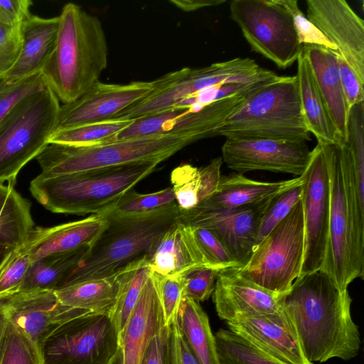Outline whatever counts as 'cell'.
<instances>
[{
	"label": "cell",
	"instance_id": "6da1fadb",
	"mask_svg": "<svg viewBox=\"0 0 364 364\" xmlns=\"http://www.w3.org/2000/svg\"><path fill=\"white\" fill-rule=\"evenodd\" d=\"M351 302L348 290L339 288L321 269L299 277L281 296L282 307L310 363L349 360L358 355L361 341Z\"/></svg>",
	"mask_w": 364,
	"mask_h": 364
},
{
	"label": "cell",
	"instance_id": "7a4b0ae2",
	"mask_svg": "<svg viewBox=\"0 0 364 364\" xmlns=\"http://www.w3.org/2000/svg\"><path fill=\"white\" fill-rule=\"evenodd\" d=\"M331 187L327 247L321 270L342 289L364 274V198L357 191L346 144H321Z\"/></svg>",
	"mask_w": 364,
	"mask_h": 364
},
{
	"label": "cell",
	"instance_id": "3957f363",
	"mask_svg": "<svg viewBox=\"0 0 364 364\" xmlns=\"http://www.w3.org/2000/svg\"><path fill=\"white\" fill-rule=\"evenodd\" d=\"M54 50L41 74L63 104L82 96L107 65L108 47L99 18L74 3L63 7Z\"/></svg>",
	"mask_w": 364,
	"mask_h": 364
},
{
	"label": "cell",
	"instance_id": "277c9868",
	"mask_svg": "<svg viewBox=\"0 0 364 364\" xmlns=\"http://www.w3.org/2000/svg\"><path fill=\"white\" fill-rule=\"evenodd\" d=\"M159 164L144 161L65 175L40 173L31 181L29 189L33 198L53 213L103 214Z\"/></svg>",
	"mask_w": 364,
	"mask_h": 364
},
{
	"label": "cell",
	"instance_id": "5b68a950",
	"mask_svg": "<svg viewBox=\"0 0 364 364\" xmlns=\"http://www.w3.org/2000/svg\"><path fill=\"white\" fill-rule=\"evenodd\" d=\"M103 214L105 228L65 285L111 277L129 264L148 259L164 233L178 220L180 209L176 204L140 215Z\"/></svg>",
	"mask_w": 364,
	"mask_h": 364
},
{
	"label": "cell",
	"instance_id": "8992f818",
	"mask_svg": "<svg viewBox=\"0 0 364 364\" xmlns=\"http://www.w3.org/2000/svg\"><path fill=\"white\" fill-rule=\"evenodd\" d=\"M219 136L293 142L310 140L294 76H276L251 90L227 118Z\"/></svg>",
	"mask_w": 364,
	"mask_h": 364
},
{
	"label": "cell",
	"instance_id": "52a82bcc",
	"mask_svg": "<svg viewBox=\"0 0 364 364\" xmlns=\"http://www.w3.org/2000/svg\"><path fill=\"white\" fill-rule=\"evenodd\" d=\"M198 140L194 134H165L85 146L49 144L36 160L41 173L65 175L138 161L161 163Z\"/></svg>",
	"mask_w": 364,
	"mask_h": 364
},
{
	"label": "cell",
	"instance_id": "ba28073f",
	"mask_svg": "<svg viewBox=\"0 0 364 364\" xmlns=\"http://www.w3.org/2000/svg\"><path fill=\"white\" fill-rule=\"evenodd\" d=\"M60 109L58 97L45 85L8 112L0 122V183L14 186L22 168L49 144Z\"/></svg>",
	"mask_w": 364,
	"mask_h": 364
},
{
	"label": "cell",
	"instance_id": "9c48e42d",
	"mask_svg": "<svg viewBox=\"0 0 364 364\" xmlns=\"http://www.w3.org/2000/svg\"><path fill=\"white\" fill-rule=\"evenodd\" d=\"M275 75L277 73L249 58H235L199 68H183L153 80L154 89L146 97L113 119L134 120L176 107L210 87L233 82L264 81Z\"/></svg>",
	"mask_w": 364,
	"mask_h": 364
},
{
	"label": "cell",
	"instance_id": "30bf717a",
	"mask_svg": "<svg viewBox=\"0 0 364 364\" xmlns=\"http://www.w3.org/2000/svg\"><path fill=\"white\" fill-rule=\"evenodd\" d=\"M304 254L301 200L255 247L248 261L237 267L246 280L277 295H284L299 277Z\"/></svg>",
	"mask_w": 364,
	"mask_h": 364
},
{
	"label": "cell",
	"instance_id": "8fae6325",
	"mask_svg": "<svg viewBox=\"0 0 364 364\" xmlns=\"http://www.w3.org/2000/svg\"><path fill=\"white\" fill-rule=\"evenodd\" d=\"M230 11L252 51L280 69L297 61L303 46L280 0H233Z\"/></svg>",
	"mask_w": 364,
	"mask_h": 364
},
{
	"label": "cell",
	"instance_id": "7c38bea8",
	"mask_svg": "<svg viewBox=\"0 0 364 364\" xmlns=\"http://www.w3.org/2000/svg\"><path fill=\"white\" fill-rule=\"evenodd\" d=\"M119 331L108 314H87L60 325L43 343V364H108Z\"/></svg>",
	"mask_w": 364,
	"mask_h": 364
},
{
	"label": "cell",
	"instance_id": "4fadbf2b",
	"mask_svg": "<svg viewBox=\"0 0 364 364\" xmlns=\"http://www.w3.org/2000/svg\"><path fill=\"white\" fill-rule=\"evenodd\" d=\"M301 203L304 225L302 276L321 269L325 257L330 219L331 187L326 156L317 143L302 174Z\"/></svg>",
	"mask_w": 364,
	"mask_h": 364
},
{
	"label": "cell",
	"instance_id": "5bb4252c",
	"mask_svg": "<svg viewBox=\"0 0 364 364\" xmlns=\"http://www.w3.org/2000/svg\"><path fill=\"white\" fill-rule=\"evenodd\" d=\"M250 92L221 99L199 109L173 107L134 119L110 142L165 134H194L200 139L219 136L221 126Z\"/></svg>",
	"mask_w": 364,
	"mask_h": 364
},
{
	"label": "cell",
	"instance_id": "9a60e30c",
	"mask_svg": "<svg viewBox=\"0 0 364 364\" xmlns=\"http://www.w3.org/2000/svg\"><path fill=\"white\" fill-rule=\"evenodd\" d=\"M273 197L236 208L201 205L188 211L180 210L178 220L186 225L203 227L212 231L240 267L248 261L255 247L262 218Z\"/></svg>",
	"mask_w": 364,
	"mask_h": 364
},
{
	"label": "cell",
	"instance_id": "2e32d148",
	"mask_svg": "<svg viewBox=\"0 0 364 364\" xmlns=\"http://www.w3.org/2000/svg\"><path fill=\"white\" fill-rule=\"evenodd\" d=\"M311 151L304 141L226 138L222 159L228 168L240 174L268 171L299 177L307 168Z\"/></svg>",
	"mask_w": 364,
	"mask_h": 364
},
{
	"label": "cell",
	"instance_id": "e0dca14e",
	"mask_svg": "<svg viewBox=\"0 0 364 364\" xmlns=\"http://www.w3.org/2000/svg\"><path fill=\"white\" fill-rule=\"evenodd\" d=\"M153 89L152 81L110 84L98 80L79 98L60 106L56 130L113 119Z\"/></svg>",
	"mask_w": 364,
	"mask_h": 364
},
{
	"label": "cell",
	"instance_id": "ac0fdd59",
	"mask_svg": "<svg viewBox=\"0 0 364 364\" xmlns=\"http://www.w3.org/2000/svg\"><path fill=\"white\" fill-rule=\"evenodd\" d=\"M0 302L8 320L26 333L40 350L44 341L60 325L91 314L63 304L53 290L18 291Z\"/></svg>",
	"mask_w": 364,
	"mask_h": 364
},
{
	"label": "cell",
	"instance_id": "d6986e66",
	"mask_svg": "<svg viewBox=\"0 0 364 364\" xmlns=\"http://www.w3.org/2000/svg\"><path fill=\"white\" fill-rule=\"evenodd\" d=\"M307 18L364 82V21L345 0H307Z\"/></svg>",
	"mask_w": 364,
	"mask_h": 364
},
{
	"label": "cell",
	"instance_id": "ffe728a7",
	"mask_svg": "<svg viewBox=\"0 0 364 364\" xmlns=\"http://www.w3.org/2000/svg\"><path fill=\"white\" fill-rule=\"evenodd\" d=\"M226 324L231 332L277 360L287 364H313L306 358L283 308L277 314L238 316Z\"/></svg>",
	"mask_w": 364,
	"mask_h": 364
},
{
	"label": "cell",
	"instance_id": "44dd1931",
	"mask_svg": "<svg viewBox=\"0 0 364 364\" xmlns=\"http://www.w3.org/2000/svg\"><path fill=\"white\" fill-rule=\"evenodd\" d=\"M282 296L246 280L232 267L218 272L213 300L220 318L229 321L242 315L279 313Z\"/></svg>",
	"mask_w": 364,
	"mask_h": 364
},
{
	"label": "cell",
	"instance_id": "7402d4cb",
	"mask_svg": "<svg viewBox=\"0 0 364 364\" xmlns=\"http://www.w3.org/2000/svg\"><path fill=\"white\" fill-rule=\"evenodd\" d=\"M166 327L156 277L151 271L128 321L119 333L124 364H141L152 338Z\"/></svg>",
	"mask_w": 364,
	"mask_h": 364
},
{
	"label": "cell",
	"instance_id": "603a6c76",
	"mask_svg": "<svg viewBox=\"0 0 364 364\" xmlns=\"http://www.w3.org/2000/svg\"><path fill=\"white\" fill-rule=\"evenodd\" d=\"M107 223L104 214L53 227L34 228L24 244L32 262L42 257L90 246Z\"/></svg>",
	"mask_w": 364,
	"mask_h": 364
},
{
	"label": "cell",
	"instance_id": "cb8c5ba5",
	"mask_svg": "<svg viewBox=\"0 0 364 364\" xmlns=\"http://www.w3.org/2000/svg\"><path fill=\"white\" fill-rule=\"evenodd\" d=\"M58 29V16L42 18L31 14L20 27L17 60L4 79L14 82L40 74L54 50Z\"/></svg>",
	"mask_w": 364,
	"mask_h": 364
},
{
	"label": "cell",
	"instance_id": "d4e9b609",
	"mask_svg": "<svg viewBox=\"0 0 364 364\" xmlns=\"http://www.w3.org/2000/svg\"><path fill=\"white\" fill-rule=\"evenodd\" d=\"M313 75L329 114L345 144L350 108L340 77L336 55L332 50L314 46H303Z\"/></svg>",
	"mask_w": 364,
	"mask_h": 364
},
{
	"label": "cell",
	"instance_id": "484cf974",
	"mask_svg": "<svg viewBox=\"0 0 364 364\" xmlns=\"http://www.w3.org/2000/svg\"><path fill=\"white\" fill-rule=\"evenodd\" d=\"M147 262L151 272L165 277L184 276L194 269L207 267L188 227L178 220L161 236Z\"/></svg>",
	"mask_w": 364,
	"mask_h": 364
},
{
	"label": "cell",
	"instance_id": "4316f807",
	"mask_svg": "<svg viewBox=\"0 0 364 364\" xmlns=\"http://www.w3.org/2000/svg\"><path fill=\"white\" fill-rule=\"evenodd\" d=\"M303 181L302 175L285 181L263 182L232 173L221 176L216 191L202 206L220 209L247 206L270 198Z\"/></svg>",
	"mask_w": 364,
	"mask_h": 364
},
{
	"label": "cell",
	"instance_id": "83f0119b",
	"mask_svg": "<svg viewBox=\"0 0 364 364\" xmlns=\"http://www.w3.org/2000/svg\"><path fill=\"white\" fill-rule=\"evenodd\" d=\"M299 93L306 127L321 144L344 145L329 114L302 48L297 59Z\"/></svg>",
	"mask_w": 364,
	"mask_h": 364
},
{
	"label": "cell",
	"instance_id": "f1b7e54d",
	"mask_svg": "<svg viewBox=\"0 0 364 364\" xmlns=\"http://www.w3.org/2000/svg\"><path fill=\"white\" fill-rule=\"evenodd\" d=\"M222 157L198 168L184 164L175 168L171 183L181 211H188L204 204L215 193L220 181Z\"/></svg>",
	"mask_w": 364,
	"mask_h": 364
},
{
	"label": "cell",
	"instance_id": "f546056e",
	"mask_svg": "<svg viewBox=\"0 0 364 364\" xmlns=\"http://www.w3.org/2000/svg\"><path fill=\"white\" fill-rule=\"evenodd\" d=\"M33 228L29 201L14 186L0 183V248L21 246Z\"/></svg>",
	"mask_w": 364,
	"mask_h": 364
},
{
	"label": "cell",
	"instance_id": "4dcf8cb0",
	"mask_svg": "<svg viewBox=\"0 0 364 364\" xmlns=\"http://www.w3.org/2000/svg\"><path fill=\"white\" fill-rule=\"evenodd\" d=\"M176 321L190 348L200 364H219L215 336L199 302L183 296Z\"/></svg>",
	"mask_w": 364,
	"mask_h": 364
},
{
	"label": "cell",
	"instance_id": "1f68e13d",
	"mask_svg": "<svg viewBox=\"0 0 364 364\" xmlns=\"http://www.w3.org/2000/svg\"><path fill=\"white\" fill-rule=\"evenodd\" d=\"M64 305L86 310L91 314L112 312L117 299L118 284L111 277L77 282L55 291Z\"/></svg>",
	"mask_w": 364,
	"mask_h": 364
},
{
	"label": "cell",
	"instance_id": "d6a6232c",
	"mask_svg": "<svg viewBox=\"0 0 364 364\" xmlns=\"http://www.w3.org/2000/svg\"><path fill=\"white\" fill-rule=\"evenodd\" d=\"M89 247H82L32 262L19 291L39 289L55 291L61 288L80 265Z\"/></svg>",
	"mask_w": 364,
	"mask_h": 364
},
{
	"label": "cell",
	"instance_id": "836d02e7",
	"mask_svg": "<svg viewBox=\"0 0 364 364\" xmlns=\"http://www.w3.org/2000/svg\"><path fill=\"white\" fill-rule=\"evenodd\" d=\"M150 272L147 259H142L116 273L118 292L110 316L119 333L128 321Z\"/></svg>",
	"mask_w": 364,
	"mask_h": 364
},
{
	"label": "cell",
	"instance_id": "e575fe53",
	"mask_svg": "<svg viewBox=\"0 0 364 364\" xmlns=\"http://www.w3.org/2000/svg\"><path fill=\"white\" fill-rule=\"evenodd\" d=\"M132 122V119H110L58 129L50 136L49 144L85 146L110 142Z\"/></svg>",
	"mask_w": 364,
	"mask_h": 364
},
{
	"label": "cell",
	"instance_id": "d590c367",
	"mask_svg": "<svg viewBox=\"0 0 364 364\" xmlns=\"http://www.w3.org/2000/svg\"><path fill=\"white\" fill-rule=\"evenodd\" d=\"M215 336L219 364H287L253 347L228 329Z\"/></svg>",
	"mask_w": 364,
	"mask_h": 364
},
{
	"label": "cell",
	"instance_id": "8d00e7d4",
	"mask_svg": "<svg viewBox=\"0 0 364 364\" xmlns=\"http://www.w3.org/2000/svg\"><path fill=\"white\" fill-rule=\"evenodd\" d=\"M176 204L171 186L150 193H139L131 189L107 213L119 216L140 215L157 212Z\"/></svg>",
	"mask_w": 364,
	"mask_h": 364
},
{
	"label": "cell",
	"instance_id": "74e56055",
	"mask_svg": "<svg viewBox=\"0 0 364 364\" xmlns=\"http://www.w3.org/2000/svg\"><path fill=\"white\" fill-rule=\"evenodd\" d=\"M31 262L24 243L13 249L0 248V300L20 291Z\"/></svg>",
	"mask_w": 364,
	"mask_h": 364
},
{
	"label": "cell",
	"instance_id": "f35d334b",
	"mask_svg": "<svg viewBox=\"0 0 364 364\" xmlns=\"http://www.w3.org/2000/svg\"><path fill=\"white\" fill-rule=\"evenodd\" d=\"M0 364H43L38 346L9 320L0 350Z\"/></svg>",
	"mask_w": 364,
	"mask_h": 364
},
{
	"label": "cell",
	"instance_id": "ab89813d",
	"mask_svg": "<svg viewBox=\"0 0 364 364\" xmlns=\"http://www.w3.org/2000/svg\"><path fill=\"white\" fill-rule=\"evenodd\" d=\"M194 245L208 268L220 271L240 267L220 239L210 230L198 226H188Z\"/></svg>",
	"mask_w": 364,
	"mask_h": 364
},
{
	"label": "cell",
	"instance_id": "60d3db41",
	"mask_svg": "<svg viewBox=\"0 0 364 364\" xmlns=\"http://www.w3.org/2000/svg\"><path fill=\"white\" fill-rule=\"evenodd\" d=\"M346 144L351 154L358 191L364 196V102L350 108Z\"/></svg>",
	"mask_w": 364,
	"mask_h": 364
},
{
	"label": "cell",
	"instance_id": "b9f144b4",
	"mask_svg": "<svg viewBox=\"0 0 364 364\" xmlns=\"http://www.w3.org/2000/svg\"><path fill=\"white\" fill-rule=\"evenodd\" d=\"M303 183L304 181L278 193L271 199L259 224L256 245L289 213L296 203L301 200Z\"/></svg>",
	"mask_w": 364,
	"mask_h": 364
},
{
	"label": "cell",
	"instance_id": "7bdbcfd3",
	"mask_svg": "<svg viewBox=\"0 0 364 364\" xmlns=\"http://www.w3.org/2000/svg\"><path fill=\"white\" fill-rule=\"evenodd\" d=\"M291 14L299 43L337 51L336 45L300 10L297 0H280Z\"/></svg>",
	"mask_w": 364,
	"mask_h": 364
},
{
	"label": "cell",
	"instance_id": "ee69618b",
	"mask_svg": "<svg viewBox=\"0 0 364 364\" xmlns=\"http://www.w3.org/2000/svg\"><path fill=\"white\" fill-rule=\"evenodd\" d=\"M154 273L165 324L167 326L176 316L183 297L184 276L165 277Z\"/></svg>",
	"mask_w": 364,
	"mask_h": 364
},
{
	"label": "cell",
	"instance_id": "f6af8a7d",
	"mask_svg": "<svg viewBox=\"0 0 364 364\" xmlns=\"http://www.w3.org/2000/svg\"><path fill=\"white\" fill-rule=\"evenodd\" d=\"M45 85L41 73L19 81L0 80V122L16 102Z\"/></svg>",
	"mask_w": 364,
	"mask_h": 364
},
{
	"label": "cell",
	"instance_id": "bcb514c9",
	"mask_svg": "<svg viewBox=\"0 0 364 364\" xmlns=\"http://www.w3.org/2000/svg\"><path fill=\"white\" fill-rule=\"evenodd\" d=\"M218 270L208 267L194 269L184 275L183 296L196 301L210 298L215 289Z\"/></svg>",
	"mask_w": 364,
	"mask_h": 364
},
{
	"label": "cell",
	"instance_id": "7dc6e473",
	"mask_svg": "<svg viewBox=\"0 0 364 364\" xmlns=\"http://www.w3.org/2000/svg\"><path fill=\"white\" fill-rule=\"evenodd\" d=\"M166 364H200L187 343L176 321L167 326L166 341Z\"/></svg>",
	"mask_w": 364,
	"mask_h": 364
},
{
	"label": "cell",
	"instance_id": "c3c4849f",
	"mask_svg": "<svg viewBox=\"0 0 364 364\" xmlns=\"http://www.w3.org/2000/svg\"><path fill=\"white\" fill-rule=\"evenodd\" d=\"M20 49V28L9 27L0 22V80L15 65Z\"/></svg>",
	"mask_w": 364,
	"mask_h": 364
},
{
	"label": "cell",
	"instance_id": "681fc988",
	"mask_svg": "<svg viewBox=\"0 0 364 364\" xmlns=\"http://www.w3.org/2000/svg\"><path fill=\"white\" fill-rule=\"evenodd\" d=\"M338 67L342 86L350 108L364 102V82L360 80L351 66L333 50Z\"/></svg>",
	"mask_w": 364,
	"mask_h": 364
},
{
	"label": "cell",
	"instance_id": "f907efd6",
	"mask_svg": "<svg viewBox=\"0 0 364 364\" xmlns=\"http://www.w3.org/2000/svg\"><path fill=\"white\" fill-rule=\"evenodd\" d=\"M31 0H0V22L12 28H20L31 15Z\"/></svg>",
	"mask_w": 364,
	"mask_h": 364
},
{
	"label": "cell",
	"instance_id": "816d5d0a",
	"mask_svg": "<svg viewBox=\"0 0 364 364\" xmlns=\"http://www.w3.org/2000/svg\"><path fill=\"white\" fill-rule=\"evenodd\" d=\"M167 326L149 343L141 364H166V341Z\"/></svg>",
	"mask_w": 364,
	"mask_h": 364
},
{
	"label": "cell",
	"instance_id": "f5cc1de1",
	"mask_svg": "<svg viewBox=\"0 0 364 364\" xmlns=\"http://www.w3.org/2000/svg\"><path fill=\"white\" fill-rule=\"evenodd\" d=\"M181 10L190 12L199 10L205 7L218 6L225 2L224 0H171Z\"/></svg>",
	"mask_w": 364,
	"mask_h": 364
},
{
	"label": "cell",
	"instance_id": "db71d44e",
	"mask_svg": "<svg viewBox=\"0 0 364 364\" xmlns=\"http://www.w3.org/2000/svg\"><path fill=\"white\" fill-rule=\"evenodd\" d=\"M8 323V318L5 315L1 304L0 302V350L5 335L6 326Z\"/></svg>",
	"mask_w": 364,
	"mask_h": 364
},
{
	"label": "cell",
	"instance_id": "11a10c76",
	"mask_svg": "<svg viewBox=\"0 0 364 364\" xmlns=\"http://www.w3.org/2000/svg\"><path fill=\"white\" fill-rule=\"evenodd\" d=\"M108 364H124V353L120 346H119L116 353L111 358Z\"/></svg>",
	"mask_w": 364,
	"mask_h": 364
}]
</instances>
